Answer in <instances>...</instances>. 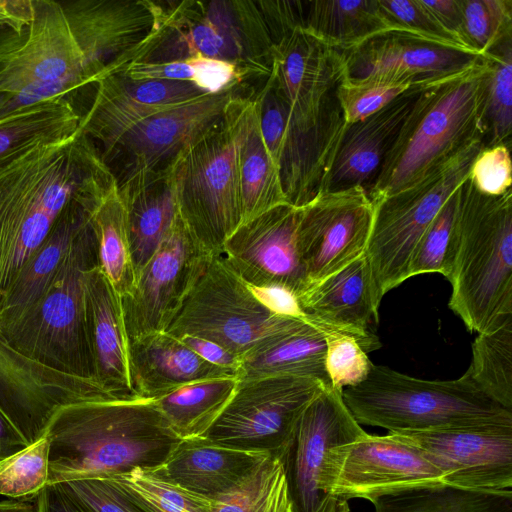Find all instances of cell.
I'll return each mask as SVG.
<instances>
[{"mask_svg":"<svg viewBox=\"0 0 512 512\" xmlns=\"http://www.w3.org/2000/svg\"><path fill=\"white\" fill-rule=\"evenodd\" d=\"M342 397L360 425L388 433L512 423V411L485 395L468 370L453 380H424L374 364Z\"/></svg>","mask_w":512,"mask_h":512,"instance_id":"cell-7","label":"cell"},{"mask_svg":"<svg viewBox=\"0 0 512 512\" xmlns=\"http://www.w3.org/2000/svg\"><path fill=\"white\" fill-rule=\"evenodd\" d=\"M165 8L139 62H168L197 55L236 64L246 75L269 74L276 43L260 2L182 1Z\"/></svg>","mask_w":512,"mask_h":512,"instance_id":"cell-9","label":"cell"},{"mask_svg":"<svg viewBox=\"0 0 512 512\" xmlns=\"http://www.w3.org/2000/svg\"><path fill=\"white\" fill-rule=\"evenodd\" d=\"M418 446L456 487L512 491V423L395 433Z\"/></svg>","mask_w":512,"mask_h":512,"instance_id":"cell-19","label":"cell"},{"mask_svg":"<svg viewBox=\"0 0 512 512\" xmlns=\"http://www.w3.org/2000/svg\"><path fill=\"white\" fill-rule=\"evenodd\" d=\"M345 76L428 87L477 64L482 56L393 30L344 50Z\"/></svg>","mask_w":512,"mask_h":512,"instance_id":"cell-20","label":"cell"},{"mask_svg":"<svg viewBox=\"0 0 512 512\" xmlns=\"http://www.w3.org/2000/svg\"><path fill=\"white\" fill-rule=\"evenodd\" d=\"M46 435L48 484L155 470L181 441L154 400L69 405L53 416Z\"/></svg>","mask_w":512,"mask_h":512,"instance_id":"cell-2","label":"cell"},{"mask_svg":"<svg viewBox=\"0 0 512 512\" xmlns=\"http://www.w3.org/2000/svg\"><path fill=\"white\" fill-rule=\"evenodd\" d=\"M205 94L190 82L134 81L121 72L113 73L87 92L78 128L101 143L105 159L136 124Z\"/></svg>","mask_w":512,"mask_h":512,"instance_id":"cell-21","label":"cell"},{"mask_svg":"<svg viewBox=\"0 0 512 512\" xmlns=\"http://www.w3.org/2000/svg\"><path fill=\"white\" fill-rule=\"evenodd\" d=\"M268 456L203 438L185 439L153 471L197 496L216 502L237 489Z\"/></svg>","mask_w":512,"mask_h":512,"instance_id":"cell-26","label":"cell"},{"mask_svg":"<svg viewBox=\"0 0 512 512\" xmlns=\"http://www.w3.org/2000/svg\"><path fill=\"white\" fill-rule=\"evenodd\" d=\"M300 320L267 308L224 262L208 256L204 266L165 331L180 338L195 336L220 345L243 359Z\"/></svg>","mask_w":512,"mask_h":512,"instance_id":"cell-12","label":"cell"},{"mask_svg":"<svg viewBox=\"0 0 512 512\" xmlns=\"http://www.w3.org/2000/svg\"><path fill=\"white\" fill-rule=\"evenodd\" d=\"M240 98L232 100L219 124L168 165L179 217L208 256L221 254L225 241L242 221L237 159Z\"/></svg>","mask_w":512,"mask_h":512,"instance_id":"cell-8","label":"cell"},{"mask_svg":"<svg viewBox=\"0 0 512 512\" xmlns=\"http://www.w3.org/2000/svg\"><path fill=\"white\" fill-rule=\"evenodd\" d=\"M378 5L389 30L475 54L447 32L420 0H378Z\"/></svg>","mask_w":512,"mask_h":512,"instance_id":"cell-44","label":"cell"},{"mask_svg":"<svg viewBox=\"0 0 512 512\" xmlns=\"http://www.w3.org/2000/svg\"><path fill=\"white\" fill-rule=\"evenodd\" d=\"M117 185L126 211L131 258L138 277L178 217L171 173L167 166L124 177Z\"/></svg>","mask_w":512,"mask_h":512,"instance_id":"cell-28","label":"cell"},{"mask_svg":"<svg viewBox=\"0 0 512 512\" xmlns=\"http://www.w3.org/2000/svg\"><path fill=\"white\" fill-rule=\"evenodd\" d=\"M425 87H412L379 111L346 126L323 190L371 189L399 130Z\"/></svg>","mask_w":512,"mask_h":512,"instance_id":"cell-24","label":"cell"},{"mask_svg":"<svg viewBox=\"0 0 512 512\" xmlns=\"http://www.w3.org/2000/svg\"><path fill=\"white\" fill-rule=\"evenodd\" d=\"M92 226L97 241L98 266L123 298L134 290L137 277L131 258L126 211L118 185L94 211Z\"/></svg>","mask_w":512,"mask_h":512,"instance_id":"cell-35","label":"cell"},{"mask_svg":"<svg viewBox=\"0 0 512 512\" xmlns=\"http://www.w3.org/2000/svg\"><path fill=\"white\" fill-rule=\"evenodd\" d=\"M301 211L285 203L241 224L225 241L222 259L248 286L284 288L297 297L307 286L297 244Z\"/></svg>","mask_w":512,"mask_h":512,"instance_id":"cell-18","label":"cell"},{"mask_svg":"<svg viewBox=\"0 0 512 512\" xmlns=\"http://www.w3.org/2000/svg\"><path fill=\"white\" fill-rule=\"evenodd\" d=\"M365 433L342 391L323 386L280 456L293 512H350L349 502L332 492L336 456L340 447Z\"/></svg>","mask_w":512,"mask_h":512,"instance_id":"cell-13","label":"cell"},{"mask_svg":"<svg viewBox=\"0 0 512 512\" xmlns=\"http://www.w3.org/2000/svg\"><path fill=\"white\" fill-rule=\"evenodd\" d=\"M467 370L485 395L512 411V316L478 334Z\"/></svg>","mask_w":512,"mask_h":512,"instance_id":"cell-37","label":"cell"},{"mask_svg":"<svg viewBox=\"0 0 512 512\" xmlns=\"http://www.w3.org/2000/svg\"><path fill=\"white\" fill-rule=\"evenodd\" d=\"M344 76L342 50L303 25L286 32L272 48L268 78L287 107L296 134L328 164L347 126L337 96Z\"/></svg>","mask_w":512,"mask_h":512,"instance_id":"cell-10","label":"cell"},{"mask_svg":"<svg viewBox=\"0 0 512 512\" xmlns=\"http://www.w3.org/2000/svg\"><path fill=\"white\" fill-rule=\"evenodd\" d=\"M481 125L485 148H510L512 134V38L484 54Z\"/></svg>","mask_w":512,"mask_h":512,"instance_id":"cell-36","label":"cell"},{"mask_svg":"<svg viewBox=\"0 0 512 512\" xmlns=\"http://www.w3.org/2000/svg\"><path fill=\"white\" fill-rule=\"evenodd\" d=\"M87 512H153L134 492L113 478L58 483Z\"/></svg>","mask_w":512,"mask_h":512,"instance_id":"cell-43","label":"cell"},{"mask_svg":"<svg viewBox=\"0 0 512 512\" xmlns=\"http://www.w3.org/2000/svg\"><path fill=\"white\" fill-rule=\"evenodd\" d=\"M420 2L447 32L467 47L462 40L463 18L461 0H420Z\"/></svg>","mask_w":512,"mask_h":512,"instance_id":"cell-52","label":"cell"},{"mask_svg":"<svg viewBox=\"0 0 512 512\" xmlns=\"http://www.w3.org/2000/svg\"><path fill=\"white\" fill-rule=\"evenodd\" d=\"M303 26L323 42L342 51L389 30L378 0L308 1Z\"/></svg>","mask_w":512,"mask_h":512,"instance_id":"cell-32","label":"cell"},{"mask_svg":"<svg viewBox=\"0 0 512 512\" xmlns=\"http://www.w3.org/2000/svg\"><path fill=\"white\" fill-rule=\"evenodd\" d=\"M234 87L205 94L141 121L122 136L104 161L123 156L122 178L164 169L190 143L223 120L237 96Z\"/></svg>","mask_w":512,"mask_h":512,"instance_id":"cell-22","label":"cell"},{"mask_svg":"<svg viewBox=\"0 0 512 512\" xmlns=\"http://www.w3.org/2000/svg\"><path fill=\"white\" fill-rule=\"evenodd\" d=\"M34 2L29 23L0 26V118L58 99L75 107L99 81L60 2Z\"/></svg>","mask_w":512,"mask_h":512,"instance_id":"cell-5","label":"cell"},{"mask_svg":"<svg viewBox=\"0 0 512 512\" xmlns=\"http://www.w3.org/2000/svg\"><path fill=\"white\" fill-rule=\"evenodd\" d=\"M371 503L374 512H512V491H478L441 483L381 495Z\"/></svg>","mask_w":512,"mask_h":512,"instance_id":"cell-34","label":"cell"},{"mask_svg":"<svg viewBox=\"0 0 512 512\" xmlns=\"http://www.w3.org/2000/svg\"><path fill=\"white\" fill-rule=\"evenodd\" d=\"M297 300L306 315V323L324 335L336 332L352 336L367 353L381 346L371 329L378 322V309L372 297L365 253L307 286Z\"/></svg>","mask_w":512,"mask_h":512,"instance_id":"cell-23","label":"cell"},{"mask_svg":"<svg viewBox=\"0 0 512 512\" xmlns=\"http://www.w3.org/2000/svg\"><path fill=\"white\" fill-rule=\"evenodd\" d=\"M116 186L112 169L79 128L0 173V319L65 208L74 201L101 202Z\"/></svg>","mask_w":512,"mask_h":512,"instance_id":"cell-1","label":"cell"},{"mask_svg":"<svg viewBox=\"0 0 512 512\" xmlns=\"http://www.w3.org/2000/svg\"><path fill=\"white\" fill-rule=\"evenodd\" d=\"M325 337V370L330 385L338 390L362 383L373 363L352 336L331 332Z\"/></svg>","mask_w":512,"mask_h":512,"instance_id":"cell-45","label":"cell"},{"mask_svg":"<svg viewBox=\"0 0 512 512\" xmlns=\"http://www.w3.org/2000/svg\"><path fill=\"white\" fill-rule=\"evenodd\" d=\"M483 148V140L478 138L412 185L373 202V222L364 253L377 309L388 291L409 278L419 239L448 198L468 179Z\"/></svg>","mask_w":512,"mask_h":512,"instance_id":"cell-11","label":"cell"},{"mask_svg":"<svg viewBox=\"0 0 512 512\" xmlns=\"http://www.w3.org/2000/svg\"><path fill=\"white\" fill-rule=\"evenodd\" d=\"M462 40L482 56L512 38V0H461Z\"/></svg>","mask_w":512,"mask_h":512,"instance_id":"cell-41","label":"cell"},{"mask_svg":"<svg viewBox=\"0 0 512 512\" xmlns=\"http://www.w3.org/2000/svg\"><path fill=\"white\" fill-rule=\"evenodd\" d=\"M80 117L64 99L44 102L0 118V173L42 145L61 142L78 129Z\"/></svg>","mask_w":512,"mask_h":512,"instance_id":"cell-31","label":"cell"},{"mask_svg":"<svg viewBox=\"0 0 512 512\" xmlns=\"http://www.w3.org/2000/svg\"><path fill=\"white\" fill-rule=\"evenodd\" d=\"M134 81H185L192 83L193 70L186 59L168 62H132L122 71Z\"/></svg>","mask_w":512,"mask_h":512,"instance_id":"cell-49","label":"cell"},{"mask_svg":"<svg viewBox=\"0 0 512 512\" xmlns=\"http://www.w3.org/2000/svg\"><path fill=\"white\" fill-rule=\"evenodd\" d=\"M48 436L0 461V495L14 500H34L48 485Z\"/></svg>","mask_w":512,"mask_h":512,"instance_id":"cell-39","label":"cell"},{"mask_svg":"<svg viewBox=\"0 0 512 512\" xmlns=\"http://www.w3.org/2000/svg\"><path fill=\"white\" fill-rule=\"evenodd\" d=\"M323 386L298 376L238 378L231 400L201 438L280 458L301 414Z\"/></svg>","mask_w":512,"mask_h":512,"instance_id":"cell-14","label":"cell"},{"mask_svg":"<svg viewBox=\"0 0 512 512\" xmlns=\"http://www.w3.org/2000/svg\"><path fill=\"white\" fill-rule=\"evenodd\" d=\"M0 512H35V507L29 501L8 499L0 501Z\"/></svg>","mask_w":512,"mask_h":512,"instance_id":"cell-55","label":"cell"},{"mask_svg":"<svg viewBox=\"0 0 512 512\" xmlns=\"http://www.w3.org/2000/svg\"><path fill=\"white\" fill-rule=\"evenodd\" d=\"M207 257L178 214L171 230L139 273L134 290L121 298L129 342L167 330Z\"/></svg>","mask_w":512,"mask_h":512,"instance_id":"cell-15","label":"cell"},{"mask_svg":"<svg viewBox=\"0 0 512 512\" xmlns=\"http://www.w3.org/2000/svg\"><path fill=\"white\" fill-rule=\"evenodd\" d=\"M29 444L0 407V461Z\"/></svg>","mask_w":512,"mask_h":512,"instance_id":"cell-54","label":"cell"},{"mask_svg":"<svg viewBox=\"0 0 512 512\" xmlns=\"http://www.w3.org/2000/svg\"><path fill=\"white\" fill-rule=\"evenodd\" d=\"M131 382L143 400H155L188 384L238 378L233 370L216 366L166 332L129 342Z\"/></svg>","mask_w":512,"mask_h":512,"instance_id":"cell-27","label":"cell"},{"mask_svg":"<svg viewBox=\"0 0 512 512\" xmlns=\"http://www.w3.org/2000/svg\"><path fill=\"white\" fill-rule=\"evenodd\" d=\"M458 201L459 187L448 198L419 239L410 261L409 278L425 273H440L448 278Z\"/></svg>","mask_w":512,"mask_h":512,"instance_id":"cell-40","label":"cell"},{"mask_svg":"<svg viewBox=\"0 0 512 512\" xmlns=\"http://www.w3.org/2000/svg\"><path fill=\"white\" fill-rule=\"evenodd\" d=\"M237 380L219 378L188 384L154 401L181 440L201 438L231 400Z\"/></svg>","mask_w":512,"mask_h":512,"instance_id":"cell-33","label":"cell"},{"mask_svg":"<svg viewBox=\"0 0 512 512\" xmlns=\"http://www.w3.org/2000/svg\"><path fill=\"white\" fill-rule=\"evenodd\" d=\"M511 169L509 147L483 148L472 163L469 179L480 193L499 196L511 189Z\"/></svg>","mask_w":512,"mask_h":512,"instance_id":"cell-47","label":"cell"},{"mask_svg":"<svg viewBox=\"0 0 512 512\" xmlns=\"http://www.w3.org/2000/svg\"><path fill=\"white\" fill-rule=\"evenodd\" d=\"M325 350L324 333L301 323L247 355L238 378L287 375L311 378L328 386Z\"/></svg>","mask_w":512,"mask_h":512,"instance_id":"cell-30","label":"cell"},{"mask_svg":"<svg viewBox=\"0 0 512 512\" xmlns=\"http://www.w3.org/2000/svg\"><path fill=\"white\" fill-rule=\"evenodd\" d=\"M447 279L449 307L469 331H490L512 316L511 189L484 195L469 177L459 186Z\"/></svg>","mask_w":512,"mask_h":512,"instance_id":"cell-3","label":"cell"},{"mask_svg":"<svg viewBox=\"0 0 512 512\" xmlns=\"http://www.w3.org/2000/svg\"><path fill=\"white\" fill-rule=\"evenodd\" d=\"M193 70L192 83L207 94L221 93L246 74L234 63L197 55L186 59Z\"/></svg>","mask_w":512,"mask_h":512,"instance_id":"cell-48","label":"cell"},{"mask_svg":"<svg viewBox=\"0 0 512 512\" xmlns=\"http://www.w3.org/2000/svg\"><path fill=\"white\" fill-rule=\"evenodd\" d=\"M373 215L362 187L321 193L302 206L297 244L307 286L364 254Z\"/></svg>","mask_w":512,"mask_h":512,"instance_id":"cell-16","label":"cell"},{"mask_svg":"<svg viewBox=\"0 0 512 512\" xmlns=\"http://www.w3.org/2000/svg\"><path fill=\"white\" fill-rule=\"evenodd\" d=\"M485 69L483 55L470 69L420 91L367 192L372 202L412 185L474 140L483 139Z\"/></svg>","mask_w":512,"mask_h":512,"instance_id":"cell-6","label":"cell"},{"mask_svg":"<svg viewBox=\"0 0 512 512\" xmlns=\"http://www.w3.org/2000/svg\"><path fill=\"white\" fill-rule=\"evenodd\" d=\"M35 512H87L58 483L45 486L34 499Z\"/></svg>","mask_w":512,"mask_h":512,"instance_id":"cell-53","label":"cell"},{"mask_svg":"<svg viewBox=\"0 0 512 512\" xmlns=\"http://www.w3.org/2000/svg\"><path fill=\"white\" fill-rule=\"evenodd\" d=\"M410 88L406 84L352 80L344 76L338 85L337 96L349 125L379 111Z\"/></svg>","mask_w":512,"mask_h":512,"instance_id":"cell-46","label":"cell"},{"mask_svg":"<svg viewBox=\"0 0 512 512\" xmlns=\"http://www.w3.org/2000/svg\"><path fill=\"white\" fill-rule=\"evenodd\" d=\"M177 339L206 361L216 366L236 371L239 375L242 359L220 345L190 335H184Z\"/></svg>","mask_w":512,"mask_h":512,"instance_id":"cell-51","label":"cell"},{"mask_svg":"<svg viewBox=\"0 0 512 512\" xmlns=\"http://www.w3.org/2000/svg\"><path fill=\"white\" fill-rule=\"evenodd\" d=\"M110 478L129 488L153 512H214V502L175 485L153 470L136 469Z\"/></svg>","mask_w":512,"mask_h":512,"instance_id":"cell-42","label":"cell"},{"mask_svg":"<svg viewBox=\"0 0 512 512\" xmlns=\"http://www.w3.org/2000/svg\"><path fill=\"white\" fill-rule=\"evenodd\" d=\"M237 159L241 224L278 205L288 203L279 167L264 143L257 105L251 98L241 97L239 101Z\"/></svg>","mask_w":512,"mask_h":512,"instance_id":"cell-29","label":"cell"},{"mask_svg":"<svg viewBox=\"0 0 512 512\" xmlns=\"http://www.w3.org/2000/svg\"><path fill=\"white\" fill-rule=\"evenodd\" d=\"M442 471L415 444L395 433L367 432L337 451L332 492L350 501L421 485L441 484Z\"/></svg>","mask_w":512,"mask_h":512,"instance_id":"cell-17","label":"cell"},{"mask_svg":"<svg viewBox=\"0 0 512 512\" xmlns=\"http://www.w3.org/2000/svg\"><path fill=\"white\" fill-rule=\"evenodd\" d=\"M249 287L256 297L271 311L306 323V315L301 310L296 295L292 292L279 287Z\"/></svg>","mask_w":512,"mask_h":512,"instance_id":"cell-50","label":"cell"},{"mask_svg":"<svg viewBox=\"0 0 512 512\" xmlns=\"http://www.w3.org/2000/svg\"><path fill=\"white\" fill-rule=\"evenodd\" d=\"M95 265L91 217L65 253L16 348L45 379L81 396L106 391L93 377L86 326V275Z\"/></svg>","mask_w":512,"mask_h":512,"instance_id":"cell-4","label":"cell"},{"mask_svg":"<svg viewBox=\"0 0 512 512\" xmlns=\"http://www.w3.org/2000/svg\"><path fill=\"white\" fill-rule=\"evenodd\" d=\"M86 326L94 379L118 400H143L131 382L121 298L98 265L86 275Z\"/></svg>","mask_w":512,"mask_h":512,"instance_id":"cell-25","label":"cell"},{"mask_svg":"<svg viewBox=\"0 0 512 512\" xmlns=\"http://www.w3.org/2000/svg\"><path fill=\"white\" fill-rule=\"evenodd\" d=\"M214 512H293L280 458L268 456L237 489L214 502Z\"/></svg>","mask_w":512,"mask_h":512,"instance_id":"cell-38","label":"cell"}]
</instances>
